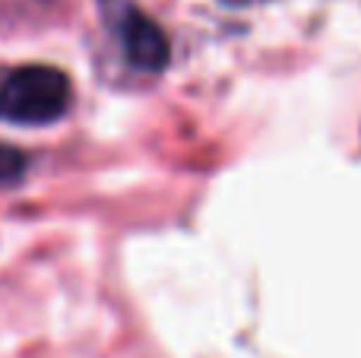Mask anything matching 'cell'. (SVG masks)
<instances>
[{
	"mask_svg": "<svg viewBox=\"0 0 361 358\" xmlns=\"http://www.w3.org/2000/svg\"><path fill=\"white\" fill-rule=\"evenodd\" d=\"M73 99L70 76L48 63H25L0 76V118L13 124H54Z\"/></svg>",
	"mask_w": 361,
	"mask_h": 358,
	"instance_id": "cell-1",
	"label": "cell"
},
{
	"mask_svg": "<svg viewBox=\"0 0 361 358\" xmlns=\"http://www.w3.org/2000/svg\"><path fill=\"white\" fill-rule=\"evenodd\" d=\"M25 168H29V156L23 149H16V146L0 143V187L16 184L25 175Z\"/></svg>",
	"mask_w": 361,
	"mask_h": 358,
	"instance_id": "cell-3",
	"label": "cell"
},
{
	"mask_svg": "<svg viewBox=\"0 0 361 358\" xmlns=\"http://www.w3.org/2000/svg\"><path fill=\"white\" fill-rule=\"evenodd\" d=\"M105 19L111 35L121 44V54L133 70H143V73L165 70V63H169V38L159 29L156 19H149L130 0H108Z\"/></svg>",
	"mask_w": 361,
	"mask_h": 358,
	"instance_id": "cell-2",
	"label": "cell"
}]
</instances>
